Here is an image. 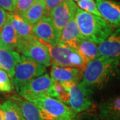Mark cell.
I'll use <instances>...</instances> for the list:
<instances>
[{
  "instance_id": "obj_31",
  "label": "cell",
  "mask_w": 120,
  "mask_h": 120,
  "mask_svg": "<svg viewBox=\"0 0 120 120\" xmlns=\"http://www.w3.org/2000/svg\"><path fill=\"white\" fill-rule=\"evenodd\" d=\"M0 120H4V113L2 109L1 103H0Z\"/></svg>"
},
{
  "instance_id": "obj_30",
  "label": "cell",
  "mask_w": 120,
  "mask_h": 120,
  "mask_svg": "<svg viewBox=\"0 0 120 120\" xmlns=\"http://www.w3.org/2000/svg\"><path fill=\"white\" fill-rule=\"evenodd\" d=\"M7 14L8 11L0 7V28L4 26L7 20Z\"/></svg>"
},
{
  "instance_id": "obj_15",
  "label": "cell",
  "mask_w": 120,
  "mask_h": 120,
  "mask_svg": "<svg viewBox=\"0 0 120 120\" xmlns=\"http://www.w3.org/2000/svg\"><path fill=\"white\" fill-rule=\"evenodd\" d=\"M81 39H83L79 31L75 17L65 25L60 35L59 43L73 49H76Z\"/></svg>"
},
{
  "instance_id": "obj_22",
  "label": "cell",
  "mask_w": 120,
  "mask_h": 120,
  "mask_svg": "<svg viewBox=\"0 0 120 120\" xmlns=\"http://www.w3.org/2000/svg\"><path fill=\"white\" fill-rule=\"evenodd\" d=\"M4 113V120H26L16 103L8 100L1 104Z\"/></svg>"
},
{
  "instance_id": "obj_13",
  "label": "cell",
  "mask_w": 120,
  "mask_h": 120,
  "mask_svg": "<svg viewBox=\"0 0 120 120\" xmlns=\"http://www.w3.org/2000/svg\"><path fill=\"white\" fill-rule=\"evenodd\" d=\"M7 19L21 40H26L36 37L33 32V26L20 15L15 12H8Z\"/></svg>"
},
{
  "instance_id": "obj_3",
  "label": "cell",
  "mask_w": 120,
  "mask_h": 120,
  "mask_svg": "<svg viewBox=\"0 0 120 120\" xmlns=\"http://www.w3.org/2000/svg\"><path fill=\"white\" fill-rule=\"evenodd\" d=\"M30 101L38 108L41 120H75L77 114L71 107L48 95L32 99Z\"/></svg>"
},
{
  "instance_id": "obj_20",
  "label": "cell",
  "mask_w": 120,
  "mask_h": 120,
  "mask_svg": "<svg viewBox=\"0 0 120 120\" xmlns=\"http://www.w3.org/2000/svg\"><path fill=\"white\" fill-rule=\"evenodd\" d=\"M49 15L43 0H37L22 16L31 25L34 26L45 16Z\"/></svg>"
},
{
  "instance_id": "obj_23",
  "label": "cell",
  "mask_w": 120,
  "mask_h": 120,
  "mask_svg": "<svg viewBox=\"0 0 120 120\" xmlns=\"http://www.w3.org/2000/svg\"><path fill=\"white\" fill-rule=\"evenodd\" d=\"M52 98L58 99L59 101L69 106V95L68 91L65 89L60 82H54Z\"/></svg>"
},
{
  "instance_id": "obj_2",
  "label": "cell",
  "mask_w": 120,
  "mask_h": 120,
  "mask_svg": "<svg viewBox=\"0 0 120 120\" xmlns=\"http://www.w3.org/2000/svg\"><path fill=\"white\" fill-rule=\"evenodd\" d=\"M79 31L83 38L99 44L115 31V28L102 17L77 9L75 15Z\"/></svg>"
},
{
  "instance_id": "obj_17",
  "label": "cell",
  "mask_w": 120,
  "mask_h": 120,
  "mask_svg": "<svg viewBox=\"0 0 120 120\" xmlns=\"http://www.w3.org/2000/svg\"><path fill=\"white\" fill-rule=\"evenodd\" d=\"M99 116L102 120H120V95L101 103Z\"/></svg>"
},
{
  "instance_id": "obj_5",
  "label": "cell",
  "mask_w": 120,
  "mask_h": 120,
  "mask_svg": "<svg viewBox=\"0 0 120 120\" xmlns=\"http://www.w3.org/2000/svg\"><path fill=\"white\" fill-rule=\"evenodd\" d=\"M45 68L26 56H21L11 79L13 87L17 93L31 80L45 74L46 72Z\"/></svg>"
},
{
  "instance_id": "obj_16",
  "label": "cell",
  "mask_w": 120,
  "mask_h": 120,
  "mask_svg": "<svg viewBox=\"0 0 120 120\" xmlns=\"http://www.w3.org/2000/svg\"><path fill=\"white\" fill-rule=\"evenodd\" d=\"M20 58L21 55L19 53L0 45V69L8 73L11 79Z\"/></svg>"
},
{
  "instance_id": "obj_8",
  "label": "cell",
  "mask_w": 120,
  "mask_h": 120,
  "mask_svg": "<svg viewBox=\"0 0 120 120\" xmlns=\"http://www.w3.org/2000/svg\"><path fill=\"white\" fill-rule=\"evenodd\" d=\"M53 86L54 81L48 74L45 73L31 80L18 94L27 101L43 95L52 97Z\"/></svg>"
},
{
  "instance_id": "obj_9",
  "label": "cell",
  "mask_w": 120,
  "mask_h": 120,
  "mask_svg": "<svg viewBox=\"0 0 120 120\" xmlns=\"http://www.w3.org/2000/svg\"><path fill=\"white\" fill-rule=\"evenodd\" d=\"M77 9L76 3L73 0H65L49 14L60 34L65 25L75 17Z\"/></svg>"
},
{
  "instance_id": "obj_6",
  "label": "cell",
  "mask_w": 120,
  "mask_h": 120,
  "mask_svg": "<svg viewBox=\"0 0 120 120\" xmlns=\"http://www.w3.org/2000/svg\"><path fill=\"white\" fill-rule=\"evenodd\" d=\"M60 83L68 91L69 106L76 113L90 111L92 109L93 91L87 89L80 82H67Z\"/></svg>"
},
{
  "instance_id": "obj_29",
  "label": "cell",
  "mask_w": 120,
  "mask_h": 120,
  "mask_svg": "<svg viewBox=\"0 0 120 120\" xmlns=\"http://www.w3.org/2000/svg\"><path fill=\"white\" fill-rule=\"evenodd\" d=\"M64 1L65 0H43L48 15L53 9L56 8L57 6H58Z\"/></svg>"
},
{
  "instance_id": "obj_10",
  "label": "cell",
  "mask_w": 120,
  "mask_h": 120,
  "mask_svg": "<svg viewBox=\"0 0 120 120\" xmlns=\"http://www.w3.org/2000/svg\"><path fill=\"white\" fill-rule=\"evenodd\" d=\"M33 32L39 39L51 45H56L59 43L60 32L56 29L49 15L43 17L33 26Z\"/></svg>"
},
{
  "instance_id": "obj_12",
  "label": "cell",
  "mask_w": 120,
  "mask_h": 120,
  "mask_svg": "<svg viewBox=\"0 0 120 120\" xmlns=\"http://www.w3.org/2000/svg\"><path fill=\"white\" fill-rule=\"evenodd\" d=\"M83 71L70 67H60L53 65L50 71V77L54 82H80Z\"/></svg>"
},
{
  "instance_id": "obj_21",
  "label": "cell",
  "mask_w": 120,
  "mask_h": 120,
  "mask_svg": "<svg viewBox=\"0 0 120 120\" xmlns=\"http://www.w3.org/2000/svg\"><path fill=\"white\" fill-rule=\"evenodd\" d=\"M75 49L82 56L87 64L100 56L97 44L85 39H81L79 41Z\"/></svg>"
},
{
  "instance_id": "obj_32",
  "label": "cell",
  "mask_w": 120,
  "mask_h": 120,
  "mask_svg": "<svg viewBox=\"0 0 120 120\" xmlns=\"http://www.w3.org/2000/svg\"><path fill=\"white\" fill-rule=\"evenodd\" d=\"M73 1H74V2H75V3H77V1H80V0H73Z\"/></svg>"
},
{
  "instance_id": "obj_26",
  "label": "cell",
  "mask_w": 120,
  "mask_h": 120,
  "mask_svg": "<svg viewBox=\"0 0 120 120\" xmlns=\"http://www.w3.org/2000/svg\"><path fill=\"white\" fill-rule=\"evenodd\" d=\"M37 0H15L14 12L22 15Z\"/></svg>"
},
{
  "instance_id": "obj_27",
  "label": "cell",
  "mask_w": 120,
  "mask_h": 120,
  "mask_svg": "<svg viewBox=\"0 0 120 120\" xmlns=\"http://www.w3.org/2000/svg\"><path fill=\"white\" fill-rule=\"evenodd\" d=\"M75 120H102L100 117L91 111H86L77 113Z\"/></svg>"
},
{
  "instance_id": "obj_4",
  "label": "cell",
  "mask_w": 120,
  "mask_h": 120,
  "mask_svg": "<svg viewBox=\"0 0 120 120\" xmlns=\"http://www.w3.org/2000/svg\"><path fill=\"white\" fill-rule=\"evenodd\" d=\"M39 41L47 49L53 65L84 70L87 63L76 49L61 43L53 46L41 39H39Z\"/></svg>"
},
{
  "instance_id": "obj_25",
  "label": "cell",
  "mask_w": 120,
  "mask_h": 120,
  "mask_svg": "<svg viewBox=\"0 0 120 120\" xmlns=\"http://www.w3.org/2000/svg\"><path fill=\"white\" fill-rule=\"evenodd\" d=\"M13 90L11 80L4 70L0 69V92L9 93Z\"/></svg>"
},
{
  "instance_id": "obj_11",
  "label": "cell",
  "mask_w": 120,
  "mask_h": 120,
  "mask_svg": "<svg viewBox=\"0 0 120 120\" xmlns=\"http://www.w3.org/2000/svg\"><path fill=\"white\" fill-rule=\"evenodd\" d=\"M103 19L114 28L120 29V1L115 0H95Z\"/></svg>"
},
{
  "instance_id": "obj_24",
  "label": "cell",
  "mask_w": 120,
  "mask_h": 120,
  "mask_svg": "<svg viewBox=\"0 0 120 120\" xmlns=\"http://www.w3.org/2000/svg\"><path fill=\"white\" fill-rule=\"evenodd\" d=\"M78 8L83 11L95 15L98 17H101L99 11L98 6L95 0H80L76 3Z\"/></svg>"
},
{
  "instance_id": "obj_1",
  "label": "cell",
  "mask_w": 120,
  "mask_h": 120,
  "mask_svg": "<svg viewBox=\"0 0 120 120\" xmlns=\"http://www.w3.org/2000/svg\"><path fill=\"white\" fill-rule=\"evenodd\" d=\"M120 59L99 56L87 63L80 83L93 91L101 89L116 73Z\"/></svg>"
},
{
  "instance_id": "obj_18",
  "label": "cell",
  "mask_w": 120,
  "mask_h": 120,
  "mask_svg": "<svg viewBox=\"0 0 120 120\" xmlns=\"http://www.w3.org/2000/svg\"><path fill=\"white\" fill-rule=\"evenodd\" d=\"M20 42L21 39L7 19L0 28V45L17 52Z\"/></svg>"
},
{
  "instance_id": "obj_19",
  "label": "cell",
  "mask_w": 120,
  "mask_h": 120,
  "mask_svg": "<svg viewBox=\"0 0 120 120\" xmlns=\"http://www.w3.org/2000/svg\"><path fill=\"white\" fill-rule=\"evenodd\" d=\"M11 100L16 103L26 120H41L38 108L34 103L19 95H14Z\"/></svg>"
},
{
  "instance_id": "obj_7",
  "label": "cell",
  "mask_w": 120,
  "mask_h": 120,
  "mask_svg": "<svg viewBox=\"0 0 120 120\" xmlns=\"http://www.w3.org/2000/svg\"><path fill=\"white\" fill-rule=\"evenodd\" d=\"M17 52L45 67H49L52 64V58L47 49L39 41L37 37L21 40Z\"/></svg>"
},
{
  "instance_id": "obj_14",
  "label": "cell",
  "mask_w": 120,
  "mask_h": 120,
  "mask_svg": "<svg viewBox=\"0 0 120 120\" xmlns=\"http://www.w3.org/2000/svg\"><path fill=\"white\" fill-rule=\"evenodd\" d=\"M98 50L100 56L120 59V29L99 43Z\"/></svg>"
},
{
  "instance_id": "obj_28",
  "label": "cell",
  "mask_w": 120,
  "mask_h": 120,
  "mask_svg": "<svg viewBox=\"0 0 120 120\" xmlns=\"http://www.w3.org/2000/svg\"><path fill=\"white\" fill-rule=\"evenodd\" d=\"M0 7L8 12H14L15 0H0Z\"/></svg>"
}]
</instances>
